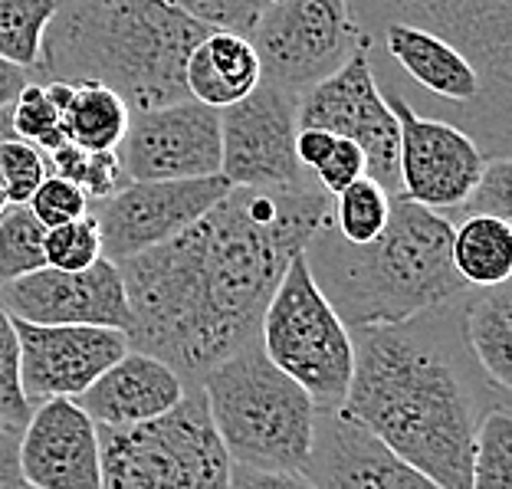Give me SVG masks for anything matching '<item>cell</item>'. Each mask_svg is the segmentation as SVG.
Segmentation results:
<instances>
[{
    "label": "cell",
    "instance_id": "25",
    "mask_svg": "<svg viewBox=\"0 0 512 489\" xmlns=\"http://www.w3.org/2000/svg\"><path fill=\"white\" fill-rule=\"evenodd\" d=\"M46 227L40 224L27 204H10L0 214V286L37 273L46 266L43 253Z\"/></svg>",
    "mask_w": 512,
    "mask_h": 489
},
{
    "label": "cell",
    "instance_id": "27",
    "mask_svg": "<svg viewBox=\"0 0 512 489\" xmlns=\"http://www.w3.org/2000/svg\"><path fill=\"white\" fill-rule=\"evenodd\" d=\"M470 489H512V417L506 404L486 407L480 417Z\"/></svg>",
    "mask_w": 512,
    "mask_h": 489
},
{
    "label": "cell",
    "instance_id": "9",
    "mask_svg": "<svg viewBox=\"0 0 512 489\" xmlns=\"http://www.w3.org/2000/svg\"><path fill=\"white\" fill-rule=\"evenodd\" d=\"M299 96L260 83L220 112V174L230 188L306 191L319 188L296 158Z\"/></svg>",
    "mask_w": 512,
    "mask_h": 489
},
{
    "label": "cell",
    "instance_id": "11",
    "mask_svg": "<svg viewBox=\"0 0 512 489\" xmlns=\"http://www.w3.org/2000/svg\"><path fill=\"white\" fill-rule=\"evenodd\" d=\"M299 128H322L335 138H348L362 148L368 174L381 191L391 197L401 194L398 171V119L378 92L375 76L368 66L365 40L342 69L299 96Z\"/></svg>",
    "mask_w": 512,
    "mask_h": 489
},
{
    "label": "cell",
    "instance_id": "17",
    "mask_svg": "<svg viewBox=\"0 0 512 489\" xmlns=\"http://www.w3.org/2000/svg\"><path fill=\"white\" fill-rule=\"evenodd\" d=\"M20 476L33 489H99V430L76 401L33 407L20 430Z\"/></svg>",
    "mask_w": 512,
    "mask_h": 489
},
{
    "label": "cell",
    "instance_id": "1",
    "mask_svg": "<svg viewBox=\"0 0 512 489\" xmlns=\"http://www.w3.org/2000/svg\"><path fill=\"white\" fill-rule=\"evenodd\" d=\"M329 214L319 188H234L184 234L115 263L132 312L128 348L201 388L207 371L260 339L266 302Z\"/></svg>",
    "mask_w": 512,
    "mask_h": 489
},
{
    "label": "cell",
    "instance_id": "5",
    "mask_svg": "<svg viewBox=\"0 0 512 489\" xmlns=\"http://www.w3.org/2000/svg\"><path fill=\"white\" fill-rule=\"evenodd\" d=\"M201 391L234 467L302 473L316 434V404L263 355L260 339L207 371Z\"/></svg>",
    "mask_w": 512,
    "mask_h": 489
},
{
    "label": "cell",
    "instance_id": "24",
    "mask_svg": "<svg viewBox=\"0 0 512 489\" xmlns=\"http://www.w3.org/2000/svg\"><path fill=\"white\" fill-rule=\"evenodd\" d=\"M391 217V194L371 178H358L342 194L332 197V230L345 243L365 247L375 240Z\"/></svg>",
    "mask_w": 512,
    "mask_h": 489
},
{
    "label": "cell",
    "instance_id": "22",
    "mask_svg": "<svg viewBox=\"0 0 512 489\" xmlns=\"http://www.w3.org/2000/svg\"><path fill=\"white\" fill-rule=\"evenodd\" d=\"M463 339L496 391L512 388V286L467 289L460 302Z\"/></svg>",
    "mask_w": 512,
    "mask_h": 489
},
{
    "label": "cell",
    "instance_id": "16",
    "mask_svg": "<svg viewBox=\"0 0 512 489\" xmlns=\"http://www.w3.org/2000/svg\"><path fill=\"white\" fill-rule=\"evenodd\" d=\"M0 309L30 325H96L125 332L132 322L119 266L96 260L86 270H43L0 286Z\"/></svg>",
    "mask_w": 512,
    "mask_h": 489
},
{
    "label": "cell",
    "instance_id": "28",
    "mask_svg": "<svg viewBox=\"0 0 512 489\" xmlns=\"http://www.w3.org/2000/svg\"><path fill=\"white\" fill-rule=\"evenodd\" d=\"M43 161H46V171L56 174V178H66L79 184L92 201H106L115 191L128 184L122 178V168H119V158H115V151H83L76 145H56L53 151H43Z\"/></svg>",
    "mask_w": 512,
    "mask_h": 489
},
{
    "label": "cell",
    "instance_id": "8",
    "mask_svg": "<svg viewBox=\"0 0 512 489\" xmlns=\"http://www.w3.org/2000/svg\"><path fill=\"white\" fill-rule=\"evenodd\" d=\"M247 40L263 83L302 96L352 60L362 30L348 0H266Z\"/></svg>",
    "mask_w": 512,
    "mask_h": 489
},
{
    "label": "cell",
    "instance_id": "12",
    "mask_svg": "<svg viewBox=\"0 0 512 489\" xmlns=\"http://www.w3.org/2000/svg\"><path fill=\"white\" fill-rule=\"evenodd\" d=\"M234 191L224 174L191 181H128L106 201H92L102 260L122 263L184 234Z\"/></svg>",
    "mask_w": 512,
    "mask_h": 489
},
{
    "label": "cell",
    "instance_id": "3",
    "mask_svg": "<svg viewBox=\"0 0 512 489\" xmlns=\"http://www.w3.org/2000/svg\"><path fill=\"white\" fill-rule=\"evenodd\" d=\"M211 27L165 0H56L46 23L40 83H99L128 112L188 99L184 63Z\"/></svg>",
    "mask_w": 512,
    "mask_h": 489
},
{
    "label": "cell",
    "instance_id": "30",
    "mask_svg": "<svg viewBox=\"0 0 512 489\" xmlns=\"http://www.w3.org/2000/svg\"><path fill=\"white\" fill-rule=\"evenodd\" d=\"M43 253H46V266L53 270H86L96 260H102V237L96 227V217H83L73 220V224L63 227H50L43 237Z\"/></svg>",
    "mask_w": 512,
    "mask_h": 489
},
{
    "label": "cell",
    "instance_id": "32",
    "mask_svg": "<svg viewBox=\"0 0 512 489\" xmlns=\"http://www.w3.org/2000/svg\"><path fill=\"white\" fill-rule=\"evenodd\" d=\"M33 407L20 384V342L14 319L0 309V424L23 427L30 421Z\"/></svg>",
    "mask_w": 512,
    "mask_h": 489
},
{
    "label": "cell",
    "instance_id": "20",
    "mask_svg": "<svg viewBox=\"0 0 512 489\" xmlns=\"http://www.w3.org/2000/svg\"><path fill=\"white\" fill-rule=\"evenodd\" d=\"M263 83L260 60L247 37L227 30H211L188 53L184 63V89L188 99L224 112L247 99Z\"/></svg>",
    "mask_w": 512,
    "mask_h": 489
},
{
    "label": "cell",
    "instance_id": "21",
    "mask_svg": "<svg viewBox=\"0 0 512 489\" xmlns=\"http://www.w3.org/2000/svg\"><path fill=\"white\" fill-rule=\"evenodd\" d=\"M46 96L53 99L60 112V128L69 145L83 151H115L128 132V112L125 102L112 89L99 83H43Z\"/></svg>",
    "mask_w": 512,
    "mask_h": 489
},
{
    "label": "cell",
    "instance_id": "42",
    "mask_svg": "<svg viewBox=\"0 0 512 489\" xmlns=\"http://www.w3.org/2000/svg\"><path fill=\"white\" fill-rule=\"evenodd\" d=\"M17 489H33V486H27V483H20V486H17Z\"/></svg>",
    "mask_w": 512,
    "mask_h": 489
},
{
    "label": "cell",
    "instance_id": "26",
    "mask_svg": "<svg viewBox=\"0 0 512 489\" xmlns=\"http://www.w3.org/2000/svg\"><path fill=\"white\" fill-rule=\"evenodd\" d=\"M53 14L56 0H0V56L23 69L37 66Z\"/></svg>",
    "mask_w": 512,
    "mask_h": 489
},
{
    "label": "cell",
    "instance_id": "2",
    "mask_svg": "<svg viewBox=\"0 0 512 489\" xmlns=\"http://www.w3.org/2000/svg\"><path fill=\"white\" fill-rule=\"evenodd\" d=\"M463 296L398 325L352 329L355 368L339 407L342 417L440 489H470L483 417L460 368V355L470 352L460 319Z\"/></svg>",
    "mask_w": 512,
    "mask_h": 489
},
{
    "label": "cell",
    "instance_id": "19",
    "mask_svg": "<svg viewBox=\"0 0 512 489\" xmlns=\"http://www.w3.org/2000/svg\"><path fill=\"white\" fill-rule=\"evenodd\" d=\"M184 394H188L184 381L165 362L128 348L106 375H99L79 394L76 404L96 427L122 430L168 414L181 404Z\"/></svg>",
    "mask_w": 512,
    "mask_h": 489
},
{
    "label": "cell",
    "instance_id": "36",
    "mask_svg": "<svg viewBox=\"0 0 512 489\" xmlns=\"http://www.w3.org/2000/svg\"><path fill=\"white\" fill-rule=\"evenodd\" d=\"M365 174H368V165H365L362 148H358L355 142H348V138H339L332 148V155L325 158V165L312 174V181L319 184V191L335 197V194H342L348 184L365 178Z\"/></svg>",
    "mask_w": 512,
    "mask_h": 489
},
{
    "label": "cell",
    "instance_id": "14",
    "mask_svg": "<svg viewBox=\"0 0 512 489\" xmlns=\"http://www.w3.org/2000/svg\"><path fill=\"white\" fill-rule=\"evenodd\" d=\"M384 102L398 119L401 135V194L453 224L457 207L467 201V194L483 174V148L467 132H460L457 125L424 119L394 96H384Z\"/></svg>",
    "mask_w": 512,
    "mask_h": 489
},
{
    "label": "cell",
    "instance_id": "38",
    "mask_svg": "<svg viewBox=\"0 0 512 489\" xmlns=\"http://www.w3.org/2000/svg\"><path fill=\"white\" fill-rule=\"evenodd\" d=\"M335 142H339V138H335L332 132H322V128H299V135H296V158H299L302 171L316 174L325 165V158L332 155Z\"/></svg>",
    "mask_w": 512,
    "mask_h": 489
},
{
    "label": "cell",
    "instance_id": "35",
    "mask_svg": "<svg viewBox=\"0 0 512 489\" xmlns=\"http://www.w3.org/2000/svg\"><path fill=\"white\" fill-rule=\"evenodd\" d=\"M168 7L201 20L211 30H227L250 37L253 23L260 20L266 0H165Z\"/></svg>",
    "mask_w": 512,
    "mask_h": 489
},
{
    "label": "cell",
    "instance_id": "41",
    "mask_svg": "<svg viewBox=\"0 0 512 489\" xmlns=\"http://www.w3.org/2000/svg\"><path fill=\"white\" fill-rule=\"evenodd\" d=\"M10 207V201H7V188H4V181H0V214H4Z\"/></svg>",
    "mask_w": 512,
    "mask_h": 489
},
{
    "label": "cell",
    "instance_id": "23",
    "mask_svg": "<svg viewBox=\"0 0 512 489\" xmlns=\"http://www.w3.org/2000/svg\"><path fill=\"white\" fill-rule=\"evenodd\" d=\"M450 260L470 289L512 279V224L496 217H463L453 224Z\"/></svg>",
    "mask_w": 512,
    "mask_h": 489
},
{
    "label": "cell",
    "instance_id": "33",
    "mask_svg": "<svg viewBox=\"0 0 512 489\" xmlns=\"http://www.w3.org/2000/svg\"><path fill=\"white\" fill-rule=\"evenodd\" d=\"M46 174L50 171H46L43 151L14 135L0 138V181H4L10 204H30L33 191L40 188Z\"/></svg>",
    "mask_w": 512,
    "mask_h": 489
},
{
    "label": "cell",
    "instance_id": "34",
    "mask_svg": "<svg viewBox=\"0 0 512 489\" xmlns=\"http://www.w3.org/2000/svg\"><path fill=\"white\" fill-rule=\"evenodd\" d=\"M30 211L40 224L50 230V227H63V224H73V220H83L92 214V197L79 188V184L66 181V178H56V174H46L43 184L30 197Z\"/></svg>",
    "mask_w": 512,
    "mask_h": 489
},
{
    "label": "cell",
    "instance_id": "15",
    "mask_svg": "<svg viewBox=\"0 0 512 489\" xmlns=\"http://www.w3.org/2000/svg\"><path fill=\"white\" fill-rule=\"evenodd\" d=\"M20 342V384L30 407L76 401L92 381L128 352L119 329L96 325H30L14 319Z\"/></svg>",
    "mask_w": 512,
    "mask_h": 489
},
{
    "label": "cell",
    "instance_id": "39",
    "mask_svg": "<svg viewBox=\"0 0 512 489\" xmlns=\"http://www.w3.org/2000/svg\"><path fill=\"white\" fill-rule=\"evenodd\" d=\"M20 430L0 424V489H17L23 483L20 476Z\"/></svg>",
    "mask_w": 512,
    "mask_h": 489
},
{
    "label": "cell",
    "instance_id": "13",
    "mask_svg": "<svg viewBox=\"0 0 512 489\" xmlns=\"http://www.w3.org/2000/svg\"><path fill=\"white\" fill-rule=\"evenodd\" d=\"M125 181H191L220 174V112L194 99L132 112L115 148Z\"/></svg>",
    "mask_w": 512,
    "mask_h": 489
},
{
    "label": "cell",
    "instance_id": "37",
    "mask_svg": "<svg viewBox=\"0 0 512 489\" xmlns=\"http://www.w3.org/2000/svg\"><path fill=\"white\" fill-rule=\"evenodd\" d=\"M227 489H316L302 473H279V470H250L230 467Z\"/></svg>",
    "mask_w": 512,
    "mask_h": 489
},
{
    "label": "cell",
    "instance_id": "7",
    "mask_svg": "<svg viewBox=\"0 0 512 489\" xmlns=\"http://www.w3.org/2000/svg\"><path fill=\"white\" fill-rule=\"evenodd\" d=\"M260 348L309 394L316 411H339L355 368L352 329L322 296L302 253L286 266L276 293L266 302Z\"/></svg>",
    "mask_w": 512,
    "mask_h": 489
},
{
    "label": "cell",
    "instance_id": "4",
    "mask_svg": "<svg viewBox=\"0 0 512 489\" xmlns=\"http://www.w3.org/2000/svg\"><path fill=\"white\" fill-rule=\"evenodd\" d=\"M453 224L427 207L391 197V217L381 234L355 247L329 220L302 250L309 273L348 329L398 325L450 306L467 293L450 260Z\"/></svg>",
    "mask_w": 512,
    "mask_h": 489
},
{
    "label": "cell",
    "instance_id": "40",
    "mask_svg": "<svg viewBox=\"0 0 512 489\" xmlns=\"http://www.w3.org/2000/svg\"><path fill=\"white\" fill-rule=\"evenodd\" d=\"M33 79H37V73L33 69H23L17 63H10L0 56V112L10 109L17 102V96L23 92V86H30Z\"/></svg>",
    "mask_w": 512,
    "mask_h": 489
},
{
    "label": "cell",
    "instance_id": "31",
    "mask_svg": "<svg viewBox=\"0 0 512 489\" xmlns=\"http://www.w3.org/2000/svg\"><path fill=\"white\" fill-rule=\"evenodd\" d=\"M463 217H496V220H512V158L496 155L486 158L480 181L473 184L467 201L457 207L453 224Z\"/></svg>",
    "mask_w": 512,
    "mask_h": 489
},
{
    "label": "cell",
    "instance_id": "18",
    "mask_svg": "<svg viewBox=\"0 0 512 489\" xmlns=\"http://www.w3.org/2000/svg\"><path fill=\"white\" fill-rule=\"evenodd\" d=\"M302 476L316 489H440L339 411H316Z\"/></svg>",
    "mask_w": 512,
    "mask_h": 489
},
{
    "label": "cell",
    "instance_id": "10",
    "mask_svg": "<svg viewBox=\"0 0 512 489\" xmlns=\"http://www.w3.org/2000/svg\"><path fill=\"white\" fill-rule=\"evenodd\" d=\"M362 37L388 23L427 30L467 56L486 86L512 99V0H348Z\"/></svg>",
    "mask_w": 512,
    "mask_h": 489
},
{
    "label": "cell",
    "instance_id": "6",
    "mask_svg": "<svg viewBox=\"0 0 512 489\" xmlns=\"http://www.w3.org/2000/svg\"><path fill=\"white\" fill-rule=\"evenodd\" d=\"M99 430V489H227L230 457L207 398L191 388L178 407L138 427Z\"/></svg>",
    "mask_w": 512,
    "mask_h": 489
},
{
    "label": "cell",
    "instance_id": "29",
    "mask_svg": "<svg viewBox=\"0 0 512 489\" xmlns=\"http://www.w3.org/2000/svg\"><path fill=\"white\" fill-rule=\"evenodd\" d=\"M10 132L37 151H53L56 145L66 142L63 128H60V112H56L53 99L46 96V86L40 79L23 86L17 102L10 106Z\"/></svg>",
    "mask_w": 512,
    "mask_h": 489
}]
</instances>
